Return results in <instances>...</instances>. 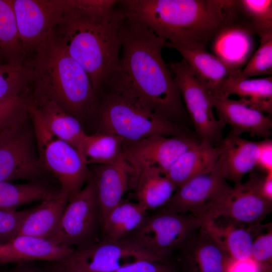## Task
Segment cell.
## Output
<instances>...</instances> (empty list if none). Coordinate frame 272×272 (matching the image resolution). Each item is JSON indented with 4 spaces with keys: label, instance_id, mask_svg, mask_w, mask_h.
<instances>
[{
    "label": "cell",
    "instance_id": "obj_1",
    "mask_svg": "<svg viewBox=\"0 0 272 272\" xmlns=\"http://www.w3.org/2000/svg\"><path fill=\"white\" fill-rule=\"evenodd\" d=\"M166 42L145 25L125 18L118 67L104 86L126 94L173 122L188 115L162 56Z\"/></svg>",
    "mask_w": 272,
    "mask_h": 272
},
{
    "label": "cell",
    "instance_id": "obj_2",
    "mask_svg": "<svg viewBox=\"0 0 272 272\" xmlns=\"http://www.w3.org/2000/svg\"><path fill=\"white\" fill-rule=\"evenodd\" d=\"M115 0L67 1L53 34L88 75L96 95L116 71L125 16Z\"/></svg>",
    "mask_w": 272,
    "mask_h": 272
},
{
    "label": "cell",
    "instance_id": "obj_3",
    "mask_svg": "<svg viewBox=\"0 0 272 272\" xmlns=\"http://www.w3.org/2000/svg\"><path fill=\"white\" fill-rule=\"evenodd\" d=\"M236 0H120L125 18L169 42L207 45L233 19Z\"/></svg>",
    "mask_w": 272,
    "mask_h": 272
},
{
    "label": "cell",
    "instance_id": "obj_4",
    "mask_svg": "<svg viewBox=\"0 0 272 272\" xmlns=\"http://www.w3.org/2000/svg\"><path fill=\"white\" fill-rule=\"evenodd\" d=\"M35 52L28 64L34 83L33 97L54 101L79 120L97 112L98 96L88 75L53 32Z\"/></svg>",
    "mask_w": 272,
    "mask_h": 272
},
{
    "label": "cell",
    "instance_id": "obj_5",
    "mask_svg": "<svg viewBox=\"0 0 272 272\" xmlns=\"http://www.w3.org/2000/svg\"><path fill=\"white\" fill-rule=\"evenodd\" d=\"M97 96V112L103 133L119 136L127 142L156 134H186L174 122L123 93L104 87Z\"/></svg>",
    "mask_w": 272,
    "mask_h": 272
},
{
    "label": "cell",
    "instance_id": "obj_6",
    "mask_svg": "<svg viewBox=\"0 0 272 272\" xmlns=\"http://www.w3.org/2000/svg\"><path fill=\"white\" fill-rule=\"evenodd\" d=\"M27 100L39 165L44 172L58 180L60 192L69 200L87 184L91 172L79 152L51 132L34 106Z\"/></svg>",
    "mask_w": 272,
    "mask_h": 272
},
{
    "label": "cell",
    "instance_id": "obj_7",
    "mask_svg": "<svg viewBox=\"0 0 272 272\" xmlns=\"http://www.w3.org/2000/svg\"><path fill=\"white\" fill-rule=\"evenodd\" d=\"M201 226L200 219L192 214L157 210L126 239L168 262Z\"/></svg>",
    "mask_w": 272,
    "mask_h": 272
},
{
    "label": "cell",
    "instance_id": "obj_8",
    "mask_svg": "<svg viewBox=\"0 0 272 272\" xmlns=\"http://www.w3.org/2000/svg\"><path fill=\"white\" fill-rule=\"evenodd\" d=\"M167 262L127 239L118 241L101 240L88 246L74 249L67 257L54 262L52 272H114L141 260Z\"/></svg>",
    "mask_w": 272,
    "mask_h": 272
},
{
    "label": "cell",
    "instance_id": "obj_9",
    "mask_svg": "<svg viewBox=\"0 0 272 272\" xmlns=\"http://www.w3.org/2000/svg\"><path fill=\"white\" fill-rule=\"evenodd\" d=\"M100 234V213L91 176L85 186L68 200L57 228L49 239L79 249L101 240Z\"/></svg>",
    "mask_w": 272,
    "mask_h": 272
},
{
    "label": "cell",
    "instance_id": "obj_10",
    "mask_svg": "<svg viewBox=\"0 0 272 272\" xmlns=\"http://www.w3.org/2000/svg\"><path fill=\"white\" fill-rule=\"evenodd\" d=\"M178 86L185 110L200 143L213 146L222 141L224 128L214 114L211 97L183 59L168 65Z\"/></svg>",
    "mask_w": 272,
    "mask_h": 272
},
{
    "label": "cell",
    "instance_id": "obj_11",
    "mask_svg": "<svg viewBox=\"0 0 272 272\" xmlns=\"http://www.w3.org/2000/svg\"><path fill=\"white\" fill-rule=\"evenodd\" d=\"M27 120L0 145V182L41 180L47 174L39 165L34 131L26 128Z\"/></svg>",
    "mask_w": 272,
    "mask_h": 272
},
{
    "label": "cell",
    "instance_id": "obj_12",
    "mask_svg": "<svg viewBox=\"0 0 272 272\" xmlns=\"http://www.w3.org/2000/svg\"><path fill=\"white\" fill-rule=\"evenodd\" d=\"M19 38L26 55L53 31L67 0H12Z\"/></svg>",
    "mask_w": 272,
    "mask_h": 272
},
{
    "label": "cell",
    "instance_id": "obj_13",
    "mask_svg": "<svg viewBox=\"0 0 272 272\" xmlns=\"http://www.w3.org/2000/svg\"><path fill=\"white\" fill-rule=\"evenodd\" d=\"M232 189L213 169L178 187L170 200L157 210L199 217L207 214Z\"/></svg>",
    "mask_w": 272,
    "mask_h": 272
},
{
    "label": "cell",
    "instance_id": "obj_14",
    "mask_svg": "<svg viewBox=\"0 0 272 272\" xmlns=\"http://www.w3.org/2000/svg\"><path fill=\"white\" fill-rule=\"evenodd\" d=\"M250 173L246 182L234 186L206 215L200 217H222L246 225H258L271 212L272 201L261 195L254 175Z\"/></svg>",
    "mask_w": 272,
    "mask_h": 272
},
{
    "label": "cell",
    "instance_id": "obj_15",
    "mask_svg": "<svg viewBox=\"0 0 272 272\" xmlns=\"http://www.w3.org/2000/svg\"><path fill=\"white\" fill-rule=\"evenodd\" d=\"M165 47L176 50L211 97H221L227 81L237 73L222 60L209 52L201 43L180 44L166 42Z\"/></svg>",
    "mask_w": 272,
    "mask_h": 272
},
{
    "label": "cell",
    "instance_id": "obj_16",
    "mask_svg": "<svg viewBox=\"0 0 272 272\" xmlns=\"http://www.w3.org/2000/svg\"><path fill=\"white\" fill-rule=\"evenodd\" d=\"M200 142L187 134L171 137L156 134L129 142V146H124V153L127 160L148 163L166 175L184 152Z\"/></svg>",
    "mask_w": 272,
    "mask_h": 272
},
{
    "label": "cell",
    "instance_id": "obj_17",
    "mask_svg": "<svg viewBox=\"0 0 272 272\" xmlns=\"http://www.w3.org/2000/svg\"><path fill=\"white\" fill-rule=\"evenodd\" d=\"M177 253L182 272H226L230 259L202 226Z\"/></svg>",
    "mask_w": 272,
    "mask_h": 272
},
{
    "label": "cell",
    "instance_id": "obj_18",
    "mask_svg": "<svg viewBox=\"0 0 272 272\" xmlns=\"http://www.w3.org/2000/svg\"><path fill=\"white\" fill-rule=\"evenodd\" d=\"M218 120L224 126H230V133L240 136L247 133L251 137L264 139L271 135L270 116L244 104L239 100L225 97H211Z\"/></svg>",
    "mask_w": 272,
    "mask_h": 272
},
{
    "label": "cell",
    "instance_id": "obj_19",
    "mask_svg": "<svg viewBox=\"0 0 272 272\" xmlns=\"http://www.w3.org/2000/svg\"><path fill=\"white\" fill-rule=\"evenodd\" d=\"M219 145L221 150L214 169L226 181L238 186L244 175L256 167L258 142L229 132Z\"/></svg>",
    "mask_w": 272,
    "mask_h": 272
},
{
    "label": "cell",
    "instance_id": "obj_20",
    "mask_svg": "<svg viewBox=\"0 0 272 272\" xmlns=\"http://www.w3.org/2000/svg\"><path fill=\"white\" fill-rule=\"evenodd\" d=\"M133 170L125 158L117 163L97 165L91 172L98 203L101 223L122 199L130 185Z\"/></svg>",
    "mask_w": 272,
    "mask_h": 272
},
{
    "label": "cell",
    "instance_id": "obj_21",
    "mask_svg": "<svg viewBox=\"0 0 272 272\" xmlns=\"http://www.w3.org/2000/svg\"><path fill=\"white\" fill-rule=\"evenodd\" d=\"M133 173L130 185L133 186L137 202L147 212L164 206L177 189L176 186L157 168L148 163L128 160Z\"/></svg>",
    "mask_w": 272,
    "mask_h": 272
},
{
    "label": "cell",
    "instance_id": "obj_22",
    "mask_svg": "<svg viewBox=\"0 0 272 272\" xmlns=\"http://www.w3.org/2000/svg\"><path fill=\"white\" fill-rule=\"evenodd\" d=\"M74 248L57 244L51 240L18 235L0 246V263L29 262L33 260L59 261L69 256Z\"/></svg>",
    "mask_w": 272,
    "mask_h": 272
},
{
    "label": "cell",
    "instance_id": "obj_23",
    "mask_svg": "<svg viewBox=\"0 0 272 272\" xmlns=\"http://www.w3.org/2000/svg\"><path fill=\"white\" fill-rule=\"evenodd\" d=\"M201 226L224 251L229 258L241 260L251 257L253 236L250 228L220 217L198 218Z\"/></svg>",
    "mask_w": 272,
    "mask_h": 272
},
{
    "label": "cell",
    "instance_id": "obj_24",
    "mask_svg": "<svg viewBox=\"0 0 272 272\" xmlns=\"http://www.w3.org/2000/svg\"><path fill=\"white\" fill-rule=\"evenodd\" d=\"M252 36L248 30L232 21L212 40L213 54L238 73L245 65L252 52Z\"/></svg>",
    "mask_w": 272,
    "mask_h": 272
},
{
    "label": "cell",
    "instance_id": "obj_25",
    "mask_svg": "<svg viewBox=\"0 0 272 272\" xmlns=\"http://www.w3.org/2000/svg\"><path fill=\"white\" fill-rule=\"evenodd\" d=\"M28 98L51 132L75 148L85 160L83 144L87 134L80 120L53 101L32 96Z\"/></svg>",
    "mask_w": 272,
    "mask_h": 272
},
{
    "label": "cell",
    "instance_id": "obj_26",
    "mask_svg": "<svg viewBox=\"0 0 272 272\" xmlns=\"http://www.w3.org/2000/svg\"><path fill=\"white\" fill-rule=\"evenodd\" d=\"M221 148L199 143L184 152L166 174L177 188L214 169Z\"/></svg>",
    "mask_w": 272,
    "mask_h": 272
},
{
    "label": "cell",
    "instance_id": "obj_27",
    "mask_svg": "<svg viewBox=\"0 0 272 272\" xmlns=\"http://www.w3.org/2000/svg\"><path fill=\"white\" fill-rule=\"evenodd\" d=\"M147 213L138 202L122 199L102 219L101 239L112 242L125 239L142 225Z\"/></svg>",
    "mask_w": 272,
    "mask_h": 272
},
{
    "label": "cell",
    "instance_id": "obj_28",
    "mask_svg": "<svg viewBox=\"0 0 272 272\" xmlns=\"http://www.w3.org/2000/svg\"><path fill=\"white\" fill-rule=\"evenodd\" d=\"M67 201V197L60 192L52 198L41 201L38 206L31 209L18 235L49 239L57 228Z\"/></svg>",
    "mask_w": 272,
    "mask_h": 272
},
{
    "label": "cell",
    "instance_id": "obj_29",
    "mask_svg": "<svg viewBox=\"0 0 272 272\" xmlns=\"http://www.w3.org/2000/svg\"><path fill=\"white\" fill-rule=\"evenodd\" d=\"M232 94L246 105L268 116L272 113V77L238 80L233 77L224 86L221 97L229 98Z\"/></svg>",
    "mask_w": 272,
    "mask_h": 272
},
{
    "label": "cell",
    "instance_id": "obj_30",
    "mask_svg": "<svg viewBox=\"0 0 272 272\" xmlns=\"http://www.w3.org/2000/svg\"><path fill=\"white\" fill-rule=\"evenodd\" d=\"M59 193L50 188L42 180L24 184L0 182V209L17 210L25 204L52 198Z\"/></svg>",
    "mask_w": 272,
    "mask_h": 272
},
{
    "label": "cell",
    "instance_id": "obj_31",
    "mask_svg": "<svg viewBox=\"0 0 272 272\" xmlns=\"http://www.w3.org/2000/svg\"><path fill=\"white\" fill-rule=\"evenodd\" d=\"M122 138L102 133L86 134L83 144V155L87 164H110L126 158Z\"/></svg>",
    "mask_w": 272,
    "mask_h": 272
},
{
    "label": "cell",
    "instance_id": "obj_32",
    "mask_svg": "<svg viewBox=\"0 0 272 272\" xmlns=\"http://www.w3.org/2000/svg\"><path fill=\"white\" fill-rule=\"evenodd\" d=\"M0 48L8 62L22 63L26 56L12 0H0Z\"/></svg>",
    "mask_w": 272,
    "mask_h": 272
},
{
    "label": "cell",
    "instance_id": "obj_33",
    "mask_svg": "<svg viewBox=\"0 0 272 272\" xmlns=\"http://www.w3.org/2000/svg\"><path fill=\"white\" fill-rule=\"evenodd\" d=\"M235 16L253 35L272 30L271 0H237Z\"/></svg>",
    "mask_w": 272,
    "mask_h": 272
},
{
    "label": "cell",
    "instance_id": "obj_34",
    "mask_svg": "<svg viewBox=\"0 0 272 272\" xmlns=\"http://www.w3.org/2000/svg\"><path fill=\"white\" fill-rule=\"evenodd\" d=\"M30 82L31 73L28 64L15 62L0 63V100L22 95Z\"/></svg>",
    "mask_w": 272,
    "mask_h": 272
},
{
    "label": "cell",
    "instance_id": "obj_35",
    "mask_svg": "<svg viewBox=\"0 0 272 272\" xmlns=\"http://www.w3.org/2000/svg\"><path fill=\"white\" fill-rule=\"evenodd\" d=\"M260 45L245 66L238 72L235 79L242 80L272 73V30L259 36Z\"/></svg>",
    "mask_w": 272,
    "mask_h": 272
},
{
    "label": "cell",
    "instance_id": "obj_36",
    "mask_svg": "<svg viewBox=\"0 0 272 272\" xmlns=\"http://www.w3.org/2000/svg\"><path fill=\"white\" fill-rule=\"evenodd\" d=\"M27 97L19 95L0 100V130L28 117Z\"/></svg>",
    "mask_w": 272,
    "mask_h": 272
},
{
    "label": "cell",
    "instance_id": "obj_37",
    "mask_svg": "<svg viewBox=\"0 0 272 272\" xmlns=\"http://www.w3.org/2000/svg\"><path fill=\"white\" fill-rule=\"evenodd\" d=\"M31 209L22 211L0 209V244H5L15 237Z\"/></svg>",
    "mask_w": 272,
    "mask_h": 272
},
{
    "label": "cell",
    "instance_id": "obj_38",
    "mask_svg": "<svg viewBox=\"0 0 272 272\" xmlns=\"http://www.w3.org/2000/svg\"><path fill=\"white\" fill-rule=\"evenodd\" d=\"M261 272L272 270V230L258 235L253 240L251 257Z\"/></svg>",
    "mask_w": 272,
    "mask_h": 272
},
{
    "label": "cell",
    "instance_id": "obj_39",
    "mask_svg": "<svg viewBox=\"0 0 272 272\" xmlns=\"http://www.w3.org/2000/svg\"><path fill=\"white\" fill-rule=\"evenodd\" d=\"M114 272H177L168 262L141 260L126 265Z\"/></svg>",
    "mask_w": 272,
    "mask_h": 272
},
{
    "label": "cell",
    "instance_id": "obj_40",
    "mask_svg": "<svg viewBox=\"0 0 272 272\" xmlns=\"http://www.w3.org/2000/svg\"><path fill=\"white\" fill-rule=\"evenodd\" d=\"M256 167L265 173L272 172V140L270 138L258 142Z\"/></svg>",
    "mask_w": 272,
    "mask_h": 272
},
{
    "label": "cell",
    "instance_id": "obj_41",
    "mask_svg": "<svg viewBox=\"0 0 272 272\" xmlns=\"http://www.w3.org/2000/svg\"><path fill=\"white\" fill-rule=\"evenodd\" d=\"M226 272H261L257 264L251 258L241 260L230 258Z\"/></svg>",
    "mask_w": 272,
    "mask_h": 272
},
{
    "label": "cell",
    "instance_id": "obj_42",
    "mask_svg": "<svg viewBox=\"0 0 272 272\" xmlns=\"http://www.w3.org/2000/svg\"><path fill=\"white\" fill-rule=\"evenodd\" d=\"M7 272H52L50 270H44L31 265L28 262L18 263L13 269Z\"/></svg>",
    "mask_w": 272,
    "mask_h": 272
},
{
    "label": "cell",
    "instance_id": "obj_43",
    "mask_svg": "<svg viewBox=\"0 0 272 272\" xmlns=\"http://www.w3.org/2000/svg\"><path fill=\"white\" fill-rule=\"evenodd\" d=\"M25 120L20 121L11 126L5 128L0 130V145L21 123Z\"/></svg>",
    "mask_w": 272,
    "mask_h": 272
},
{
    "label": "cell",
    "instance_id": "obj_44",
    "mask_svg": "<svg viewBox=\"0 0 272 272\" xmlns=\"http://www.w3.org/2000/svg\"><path fill=\"white\" fill-rule=\"evenodd\" d=\"M2 55L3 56V54L1 50V48H0V56H2Z\"/></svg>",
    "mask_w": 272,
    "mask_h": 272
},
{
    "label": "cell",
    "instance_id": "obj_45",
    "mask_svg": "<svg viewBox=\"0 0 272 272\" xmlns=\"http://www.w3.org/2000/svg\"><path fill=\"white\" fill-rule=\"evenodd\" d=\"M0 246H1V244H0Z\"/></svg>",
    "mask_w": 272,
    "mask_h": 272
}]
</instances>
